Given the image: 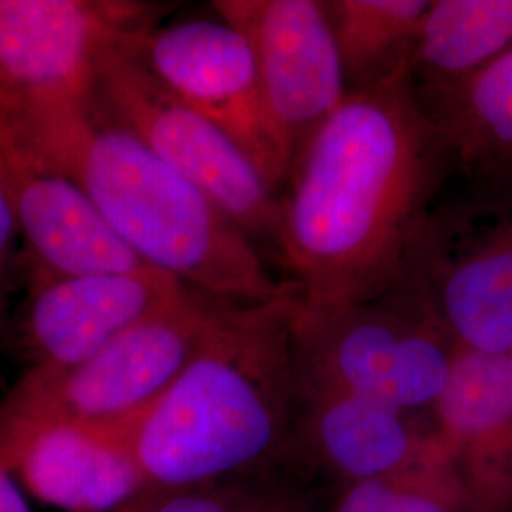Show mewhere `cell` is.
<instances>
[{
    "label": "cell",
    "mask_w": 512,
    "mask_h": 512,
    "mask_svg": "<svg viewBox=\"0 0 512 512\" xmlns=\"http://www.w3.org/2000/svg\"><path fill=\"white\" fill-rule=\"evenodd\" d=\"M456 169L408 67L348 92L298 154L279 196L274 243L300 306L340 310L401 281Z\"/></svg>",
    "instance_id": "cell-1"
},
{
    "label": "cell",
    "mask_w": 512,
    "mask_h": 512,
    "mask_svg": "<svg viewBox=\"0 0 512 512\" xmlns=\"http://www.w3.org/2000/svg\"><path fill=\"white\" fill-rule=\"evenodd\" d=\"M300 298L238 306L209 346L118 433L147 486L264 475L285 456L298 408L293 315Z\"/></svg>",
    "instance_id": "cell-2"
},
{
    "label": "cell",
    "mask_w": 512,
    "mask_h": 512,
    "mask_svg": "<svg viewBox=\"0 0 512 512\" xmlns=\"http://www.w3.org/2000/svg\"><path fill=\"white\" fill-rule=\"evenodd\" d=\"M6 129L80 184L148 266L184 287L236 306L300 298V287L277 281L255 241L198 186L128 131L93 118L92 109L27 131Z\"/></svg>",
    "instance_id": "cell-3"
},
{
    "label": "cell",
    "mask_w": 512,
    "mask_h": 512,
    "mask_svg": "<svg viewBox=\"0 0 512 512\" xmlns=\"http://www.w3.org/2000/svg\"><path fill=\"white\" fill-rule=\"evenodd\" d=\"M236 308L188 289L84 363L52 374L25 372L0 403V450L48 425L126 427L209 346Z\"/></svg>",
    "instance_id": "cell-4"
},
{
    "label": "cell",
    "mask_w": 512,
    "mask_h": 512,
    "mask_svg": "<svg viewBox=\"0 0 512 512\" xmlns=\"http://www.w3.org/2000/svg\"><path fill=\"white\" fill-rule=\"evenodd\" d=\"M461 348L408 274L389 291L332 311L293 315L298 393L346 391L404 412H433Z\"/></svg>",
    "instance_id": "cell-5"
},
{
    "label": "cell",
    "mask_w": 512,
    "mask_h": 512,
    "mask_svg": "<svg viewBox=\"0 0 512 512\" xmlns=\"http://www.w3.org/2000/svg\"><path fill=\"white\" fill-rule=\"evenodd\" d=\"M120 38L97 57L93 118L139 139L198 186L255 243L275 241L279 194L255 162L222 129L167 92Z\"/></svg>",
    "instance_id": "cell-6"
},
{
    "label": "cell",
    "mask_w": 512,
    "mask_h": 512,
    "mask_svg": "<svg viewBox=\"0 0 512 512\" xmlns=\"http://www.w3.org/2000/svg\"><path fill=\"white\" fill-rule=\"evenodd\" d=\"M160 14L126 0H0V122L27 131L88 112L99 52Z\"/></svg>",
    "instance_id": "cell-7"
},
{
    "label": "cell",
    "mask_w": 512,
    "mask_h": 512,
    "mask_svg": "<svg viewBox=\"0 0 512 512\" xmlns=\"http://www.w3.org/2000/svg\"><path fill=\"white\" fill-rule=\"evenodd\" d=\"M433 205L406 266L461 348L512 351V183L505 173Z\"/></svg>",
    "instance_id": "cell-8"
},
{
    "label": "cell",
    "mask_w": 512,
    "mask_h": 512,
    "mask_svg": "<svg viewBox=\"0 0 512 512\" xmlns=\"http://www.w3.org/2000/svg\"><path fill=\"white\" fill-rule=\"evenodd\" d=\"M167 92L232 137L281 196L291 173L277 141L255 55L224 19H188L120 38Z\"/></svg>",
    "instance_id": "cell-9"
},
{
    "label": "cell",
    "mask_w": 512,
    "mask_h": 512,
    "mask_svg": "<svg viewBox=\"0 0 512 512\" xmlns=\"http://www.w3.org/2000/svg\"><path fill=\"white\" fill-rule=\"evenodd\" d=\"M213 10L249 42L272 128L293 169L348 95L323 2L215 0Z\"/></svg>",
    "instance_id": "cell-10"
},
{
    "label": "cell",
    "mask_w": 512,
    "mask_h": 512,
    "mask_svg": "<svg viewBox=\"0 0 512 512\" xmlns=\"http://www.w3.org/2000/svg\"><path fill=\"white\" fill-rule=\"evenodd\" d=\"M21 315L25 372L52 374L84 363L124 330L177 302L188 287L147 268L126 274L59 275L31 262Z\"/></svg>",
    "instance_id": "cell-11"
},
{
    "label": "cell",
    "mask_w": 512,
    "mask_h": 512,
    "mask_svg": "<svg viewBox=\"0 0 512 512\" xmlns=\"http://www.w3.org/2000/svg\"><path fill=\"white\" fill-rule=\"evenodd\" d=\"M0 171L31 262L59 275L152 268L120 238L92 198L0 124Z\"/></svg>",
    "instance_id": "cell-12"
},
{
    "label": "cell",
    "mask_w": 512,
    "mask_h": 512,
    "mask_svg": "<svg viewBox=\"0 0 512 512\" xmlns=\"http://www.w3.org/2000/svg\"><path fill=\"white\" fill-rule=\"evenodd\" d=\"M440 444L433 416L346 391H302L285 454L298 452L348 486L418 461Z\"/></svg>",
    "instance_id": "cell-13"
},
{
    "label": "cell",
    "mask_w": 512,
    "mask_h": 512,
    "mask_svg": "<svg viewBox=\"0 0 512 512\" xmlns=\"http://www.w3.org/2000/svg\"><path fill=\"white\" fill-rule=\"evenodd\" d=\"M440 440L480 512H505L512 499V351L459 348L435 404Z\"/></svg>",
    "instance_id": "cell-14"
},
{
    "label": "cell",
    "mask_w": 512,
    "mask_h": 512,
    "mask_svg": "<svg viewBox=\"0 0 512 512\" xmlns=\"http://www.w3.org/2000/svg\"><path fill=\"white\" fill-rule=\"evenodd\" d=\"M0 461L38 501L57 511H118L147 488L118 431L40 427L4 446Z\"/></svg>",
    "instance_id": "cell-15"
},
{
    "label": "cell",
    "mask_w": 512,
    "mask_h": 512,
    "mask_svg": "<svg viewBox=\"0 0 512 512\" xmlns=\"http://www.w3.org/2000/svg\"><path fill=\"white\" fill-rule=\"evenodd\" d=\"M418 95L458 169L467 175L511 173L512 50L458 84Z\"/></svg>",
    "instance_id": "cell-16"
},
{
    "label": "cell",
    "mask_w": 512,
    "mask_h": 512,
    "mask_svg": "<svg viewBox=\"0 0 512 512\" xmlns=\"http://www.w3.org/2000/svg\"><path fill=\"white\" fill-rule=\"evenodd\" d=\"M512 50V0H431L408 57L418 92L473 76Z\"/></svg>",
    "instance_id": "cell-17"
},
{
    "label": "cell",
    "mask_w": 512,
    "mask_h": 512,
    "mask_svg": "<svg viewBox=\"0 0 512 512\" xmlns=\"http://www.w3.org/2000/svg\"><path fill=\"white\" fill-rule=\"evenodd\" d=\"M431 0H327L332 35L348 92L378 84L408 67Z\"/></svg>",
    "instance_id": "cell-18"
},
{
    "label": "cell",
    "mask_w": 512,
    "mask_h": 512,
    "mask_svg": "<svg viewBox=\"0 0 512 512\" xmlns=\"http://www.w3.org/2000/svg\"><path fill=\"white\" fill-rule=\"evenodd\" d=\"M332 512H480L442 440L423 458L342 488Z\"/></svg>",
    "instance_id": "cell-19"
},
{
    "label": "cell",
    "mask_w": 512,
    "mask_h": 512,
    "mask_svg": "<svg viewBox=\"0 0 512 512\" xmlns=\"http://www.w3.org/2000/svg\"><path fill=\"white\" fill-rule=\"evenodd\" d=\"M285 497L258 475L179 488L147 486L114 512H268Z\"/></svg>",
    "instance_id": "cell-20"
},
{
    "label": "cell",
    "mask_w": 512,
    "mask_h": 512,
    "mask_svg": "<svg viewBox=\"0 0 512 512\" xmlns=\"http://www.w3.org/2000/svg\"><path fill=\"white\" fill-rule=\"evenodd\" d=\"M18 222L10 202V194L6 188V181L0 171V313H2V302H4V287L10 260L14 253V241L18 238Z\"/></svg>",
    "instance_id": "cell-21"
},
{
    "label": "cell",
    "mask_w": 512,
    "mask_h": 512,
    "mask_svg": "<svg viewBox=\"0 0 512 512\" xmlns=\"http://www.w3.org/2000/svg\"><path fill=\"white\" fill-rule=\"evenodd\" d=\"M0 512H31L16 475L0 461Z\"/></svg>",
    "instance_id": "cell-22"
},
{
    "label": "cell",
    "mask_w": 512,
    "mask_h": 512,
    "mask_svg": "<svg viewBox=\"0 0 512 512\" xmlns=\"http://www.w3.org/2000/svg\"><path fill=\"white\" fill-rule=\"evenodd\" d=\"M268 512H308L306 511V507H304V503H300V501H294L291 499L289 495L283 499V501H279L277 505H275L272 511Z\"/></svg>",
    "instance_id": "cell-23"
}]
</instances>
